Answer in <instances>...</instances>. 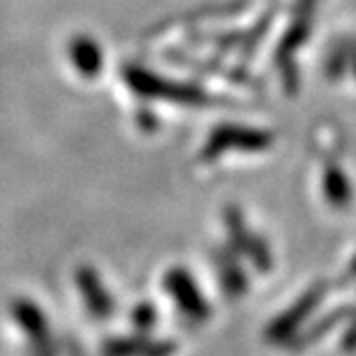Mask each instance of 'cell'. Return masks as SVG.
<instances>
[]
</instances>
